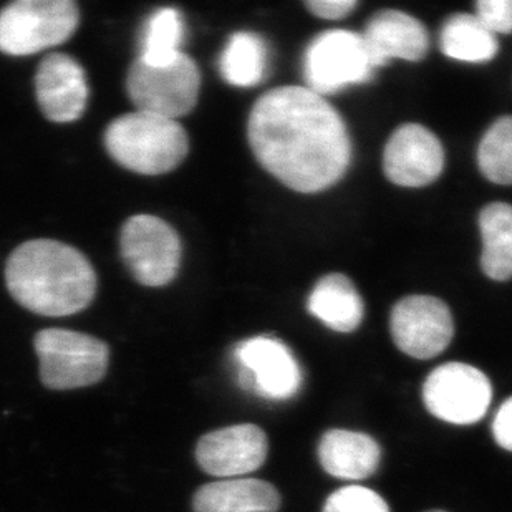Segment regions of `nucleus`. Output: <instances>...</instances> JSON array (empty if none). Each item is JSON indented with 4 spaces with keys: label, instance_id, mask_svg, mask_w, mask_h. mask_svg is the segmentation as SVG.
<instances>
[{
    "label": "nucleus",
    "instance_id": "nucleus-1",
    "mask_svg": "<svg viewBox=\"0 0 512 512\" xmlns=\"http://www.w3.org/2000/svg\"><path fill=\"white\" fill-rule=\"evenodd\" d=\"M247 138L257 161L299 193L334 186L352 160L342 116L305 87L276 88L252 108Z\"/></svg>",
    "mask_w": 512,
    "mask_h": 512
},
{
    "label": "nucleus",
    "instance_id": "nucleus-2",
    "mask_svg": "<svg viewBox=\"0 0 512 512\" xmlns=\"http://www.w3.org/2000/svg\"><path fill=\"white\" fill-rule=\"evenodd\" d=\"M5 284L22 307L44 317H67L92 304L97 274L75 247L34 239L10 254Z\"/></svg>",
    "mask_w": 512,
    "mask_h": 512
},
{
    "label": "nucleus",
    "instance_id": "nucleus-3",
    "mask_svg": "<svg viewBox=\"0 0 512 512\" xmlns=\"http://www.w3.org/2000/svg\"><path fill=\"white\" fill-rule=\"evenodd\" d=\"M103 140L118 165L148 176L176 170L189 151L188 133L178 121L143 112L115 118Z\"/></svg>",
    "mask_w": 512,
    "mask_h": 512
},
{
    "label": "nucleus",
    "instance_id": "nucleus-4",
    "mask_svg": "<svg viewBox=\"0 0 512 512\" xmlns=\"http://www.w3.org/2000/svg\"><path fill=\"white\" fill-rule=\"evenodd\" d=\"M34 348L40 380L50 390L92 387L107 375L110 348L92 335L65 329L40 330Z\"/></svg>",
    "mask_w": 512,
    "mask_h": 512
},
{
    "label": "nucleus",
    "instance_id": "nucleus-5",
    "mask_svg": "<svg viewBox=\"0 0 512 512\" xmlns=\"http://www.w3.org/2000/svg\"><path fill=\"white\" fill-rule=\"evenodd\" d=\"M72 0H17L0 10V52L34 55L67 42L78 27Z\"/></svg>",
    "mask_w": 512,
    "mask_h": 512
},
{
    "label": "nucleus",
    "instance_id": "nucleus-6",
    "mask_svg": "<svg viewBox=\"0 0 512 512\" xmlns=\"http://www.w3.org/2000/svg\"><path fill=\"white\" fill-rule=\"evenodd\" d=\"M199 87L198 65L183 52L165 65H148L138 58L126 78L128 97L138 112L168 120L188 115L196 107Z\"/></svg>",
    "mask_w": 512,
    "mask_h": 512
},
{
    "label": "nucleus",
    "instance_id": "nucleus-7",
    "mask_svg": "<svg viewBox=\"0 0 512 512\" xmlns=\"http://www.w3.org/2000/svg\"><path fill=\"white\" fill-rule=\"evenodd\" d=\"M120 249L128 271L146 287H163L178 276L183 246L163 219L151 214L128 219L121 228Z\"/></svg>",
    "mask_w": 512,
    "mask_h": 512
},
{
    "label": "nucleus",
    "instance_id": "nucleus-8",
    "mask_svg": "<svg viewBox=\"0 0 512 512\" xmlns=\"http://www.w3.org/2000/svg\"><path fill=\"white\" fill-rule=\"evenodd\" d=\"M373 70L362 35L348 30H330L319 35L305 52L307 88L320 97L368 82Z\"/></svg>",
    "mask_w": 512,
    "mask_h": 512
},
{
    "label": "nucleus",
    "instance_id": "nucleus-9",
    "mask_svg": "<svg viewBox=\"0 0 512 512\" xmlns=\"http://www.w3.org/2000/svg\"><path fill=\"white\" fill-rule=\"evenodd\" d=\"M493 397L488 377L466 363H446L431 372L423 385V401L431 415L453 425L481 420Z\"/></svg>",
    "mask_w": 512,
    "mask_h": 512
},
{
    "label": "nucleus",
    "instance_id": "nucleus-10",
    "mask_svg": "<svg viewBox=\"0 0 512 512\" xmlns=\"http://www.w3.org/2000/svg\"><path fill=\"white\" fill-rule=\"evenodd\" d=\"M393 342L401 352L430 360L445 352L455 334L450 309L431 295H410L393 307Z\"/></svg>",
    "mask_w": 512,
    "mask_h": 512
},
{
    "label": "nucleus",
    "instance_id": "nucleus-11",
    "mask_svg": "<svg viewBox=\"0 0 512 512\" xmlns=\"http://www.w3.org/2000/svg\"><path fill=\"white\" fill-rule=\"evenodd\" d=\"M239 383L267 400H289L302 387V370L285 343L254 337L236 348Z\"/></svg>",
    "mask_w": 512,
    "mask_h": 512
},
{
    "label": "nucleus",
    "instance_id": "nucleus-12",
    "mask_svg": "<svg viewBox=\"0 0 512 512\" xmlns=\"http://www.w3.org/2000/svg\"><path fill=\"white\" fill-rule=\"evenodd\" d=\"M267 451L266 433L257 425L244 423L201 436L194 455L204 473L216 478H237L261 468Z\"/></svg>",
    "mask_w": 512,
    "mask_h": 512
},
{
    "label": "nucleus",
    "instance_id": "nucleus-13",
    "mask_svg": "<svg viewBox=\"0 0 512 512\" xmlns=\"http://www.w3.org/2000/svg\"><path fill=\"white\" fill-rule=\"evenodd\" d=\"M445 166L440 140L425 126L403 125L388 140L383 170L392 183L403 188H421L438 179Z\"/></svg>",
    "mask_w": 512,
    "mask_h": 512
},
{
    "label": "nucleus",
    "instance_id": "nucleus-14",
    "mask_svg": "<svg viewBox=\"0 0 512 512\" xmlns=\"http://www.w3.org/2000/svg\"><path fill=\"white\" fill-rule=\"evenodd\" d=\"M35 97L50 121H77L87 108V73L70 55H47L35 73Z\"/></svg>",
    "mask_w": 512,
    "mask_h": 512
},
{
    "label": "nucleus",
    "instance_id": "nucleus-15",
    "mask_svg": "<svg viewBox=\"0 0 512 512\" xmlns=\"http://www.w3.org/2000/svg\"><path fill=\"white\" fill-rule=\"evenodd\" d=\"M362 37L375 68L390 58L420 62L430 47L425 25L398 10H382L373 15Z\"/></svg>",
    "mask_w": 512,
    "mask_h": 512
},
{
    "label": "nucleus",
    "instance_id": "nucleus-16",
    "mask_svg": "<svg viewBox=\"0 0 512 512\" xmlns=\"http://www.w3.org/2000/svg\"><path fill=\"white\" fill-rule=\"evenodd\" d=\"M281 494L261 479H223L204 484L194 493V512H276Z\"/></svg>",
    "mask_w": 512,
    "mask_h": 512
},
{
    "label": "nucleus",
    "instance_id": "nucleus-17",
    "mask_svg": "<svg viewBox=\"0 0 512 512\" xmlns=\"http://www.w3.org/2000/svg\"><path fill=\"white\" fill-rule=\"evenodd\" d=\"M382 448L372 436L357 431L330 430L319 443L322 468L340 479H365L377 473Z\"/></svg>",
    "mask_w": 512,
    "mask_h": 512
},
{
    "label": "nucleus",
    "instance_id": "nucleus-18",
    "mask_svg": "<svg viewBox=\"0 0 512 512\" xmlns=\"http://www.w3.org/2000/svg\"><path fill=\"white\" fill-rule=\"evenodd\" d=\"M310 314L335 332L348 334L363 320V300L355 285L342 274L320 279L309 297Z\"/></svg>",
    "mask_w": 512,
    "mask_h": 512
},
{
    "label": "nucleus",
    "instance_id": "nucleus-19",
    "mask_svg": "<svg viewBox=\"0 0 512 512\" xmlns=\"http://www.w3.org/2000/svg\"><path fill=\"white\" fill-rule=\"evenodd\" d=\"M483 239L481 266L489 279L509 281L512 277V206L493 203L479 214Z\"/></svg>",
    "mask_w": 512,
    "mask_h": 512
},
{
    "label": "nucleus",
    "instance_id": "nucleus-20",
    "mask_svg": "<svg viewBox=\"0 0 512 512\" xmlns=\"http://www.w3.org/2000/svg\"><path fill=\"white\" fill-rule=\"evenodd\" d=\"M441 49L446 57L459 62L483 63L498 54L499 45L496 35L476 14H458L443 27Z\"/></svg>",
    "mask_w": 512,
    "mask_h": 512
},
{
    "label": "nucleus",
    "instance_id": "nucleus-21",
    "mask_svg": "<svg viewBox=\"0 0 512 512\" xmlns=\"http://www.w3.org/2000/svg\"><path fill=\"white\" fill-rule=\"evenodd\" d=\"M269 52L262 37L252 32H237L221 55V73L234 87H254L266 77Z\"/></svg>",
    "mask_w": 512,
    "mask_h": 512
},
{
    "label": "nucleus",
    "instance_id": "nucleus-22",
    "mask_svg": "<svg viewBox=\"0 0 512 512\" xmlns=\"http://www.w3.org/2000/svg\"><path fill=\"white\" fill-rule=\"evenodd\" d=\"M184 25L181 14L174 9H161L153 14L146 25L141 62L148 65H165L181 54Z\"/></svg>",
    "mask_w": 512,
    "mask_h": 512
},
{
    "label": "nucleus",
    "instance_id": "nucleus-23",
    "mask_svg": "<svg viewBox=\"0 0 512 512\" xmlns=\"http://www.w3.org/2000/svg\"><path fill=\"white\" fill-rule=\"evenodd\" d=\"M481 173L496 184H512V116L494 121L479 143Z\"/></svg>",
    "mask_w": 512,
    "mask_h": 512
},
{
    "label": "nucleus",
    "instance_id": "nucleus-24",
    "mask_svg": "<svg viewBox=\"0 0 512 512\" xmlns=\"http://www.w3.org/2000/svg\"><path fill=\"white\" fill-rule=\"evenodd\" d=\"M322 512H390L380 494L362 486L337 489L325 503Z\"/></svg>",
    "mask_w": 512,
    "mask_h": 512
},
{
    "label": "nucleus",
    "instance_id": "nucleus-25",
    "mask_svg": "<svg viewBox=\"0 0 512 512\" xmlns=\"http://www.w3.org/2000/svg\"><path fill=\"white\" fill-rule=\"evenodd\" d=\"M476 17L494 35L511 34L512 0H481L476 4Z\"/></svg>",
    "mask_w": 512,
    "mask_h": 512
},
{
    "label": "nucleus",
    "instance_id": "nucleus-26",
    "mask_svg": "<svg viewBox=\"0 0 512 512\" xmlns=\"http://www.w3.org/2000/svg\"><path fill=\"white\" fill-rule=\"evenodd\" d=\"M307 9L320 19L339 20L347 17L355 7L357 2L353 0H309Z\"/></svg>",
    "mask_w": 512,
    "mask_h": 512
},
{
    "label": "nucleus",
    "instance_id": "nucleus-27",
    "mask_svg": "<svg viewBox=\"0 0 512 512\" xmlns=\"http://www.w3.org/2000/svg\"><path fill=\"white\" fill-rule=\"evenodd\" d=\"M494 440L504 450L512 451V397L504 401L493 423Z\"/></svg>",
    "mask_w": 512,
    "mask_h": 512
},
{
    "label": "nucleus",
    "instance_id": "nucleus-28",
    "mask_svg": "<svg viewBox=\"0 0 512 512\" xmlns=\"http://www.w3.org/2000/svg\"><path fill=\"white\" fill-rule=\"evenodd\" d=\"M428 512H445V511H428Z\"/></svg>",
    "mask_w": 512,
    "mask_h": 512
}]
</instances>
